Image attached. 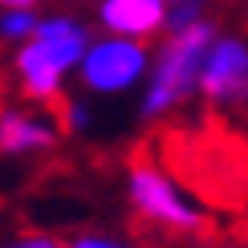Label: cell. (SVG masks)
<instances>
[{
  "instance_id": "6da1fadb",
  "label": "cell",
  "mask_w": 248,
  "mask_h": 248,
  "mask_svg": "<svg viewBox=\"0 0 248 248\" xmlns=\"http://www.w3.org/2000/svg\"><path fill=\"white\" fill-rule=\"evenodd\" d=\"M183 179L203 191V200L224 203L232 212L248 208V139L228 130H208L187 147L179 163Z\"/></svg>"
},
{
  "instance_id": "7a4b0ae2",
  "label": "cell",
  "mask_w": 248,
  "mask_h": 248,
  "mask_svg": "<svg viewBox=\"0 0 248 248\" xmlns=\"http://www.w3.org/2000/svg\"><path fill=\"white\" fill-rule=\"evenodd\" d=\"M208 53H212V29L208 25L195 20V25H187V29H175L171 41L163 45V53H159L151 94H147V102H142V114L155 118V114H163L167 106H175V102L200 81Z\"/></svg>"
},
{
  "instance_id": "3957f363",
  "label": "cell",
  "mask_w": 248,
  "mask_h": 248,
  "mask_svg": "<svg viewBox=\"0 0 248 248\" xmlns=\"http://www.w3.org/2000/svg\"><path fill=\"white\" fill-rule=\"evenodd\" d=\"M130 195H134V208L142 216H151L155 224H167V228H179V232H200L203 228V216L195 208H187L179 200V191L171 187V179L159 167H151L147 159L130 163Z\"/></svg>"
},
{
  "instance_id": "277c9868",
  "label": "cell",
  "mask_w": 248,
  "mask_h": 248,
  "mask_svg": "<svg viewBox=\"0 0 248 248\" xmlns=\"http://www.w3.org/2000/svg\"><path fill=\"white\" fill-rule=\"evenodd\" d=\"M142 65H147L142 45H134L126 37H114V41H98L94 49H86L81 78H86L90 90H126L142 74Z\"/></svg>"
},
{
  "instance_id": "5b68a950",
  "label": "cell",
  "mask_w": 248,
  "mask_h": 248,
  "mask_svg": "<svg viewBox=\"0 0 248 248\" xmlns=\"http://www.w3.org/2000/svg\"><path fill=\"white\" fill-rule=\"evenodd\" d=\"M200 86L212 102H248V49L240 41H220L212 45L203 61Z\"/></svg>"
},
{
  "instance_id": "8992f818",
  "label": "cell",
  "mask_w": 248,
  "mask_h": 248,
  "mask_svg": "<svg viewBox=\"0 0 248 248\" xmlns=\"http://www.w3.org/2000/svg\"><path fill=\"white\" fill-rule=\"evenodd\" d=\"M102 25L122 37H147L159 25H167V0H106Z\"/></svg>"
},
{
  "instance_id": "52a82bcc",
  "label": "cell",
  "mask_w": 248,
  "mask_h": 248,
  "mask_svg": "<svg viewBox=\"0 0 248 248\" xmlns=\"http://www.w3.org/2000/svg\"><path fill=\"white\" fill-rule=\"evenodd\" d=\"M33 41L57 61L61 69L78 65V61L86 57V29L74 25V20H65V16H57V20H41L37 33H33Z\"/></svg>"
},
{
  "instance_id": "ba28073f",
  "label": "cell",
  "mask_w": 248,
  "mask_h": 248,
  "mask_svg": "<svg viewBox=\"0 0 248 248\" xmlns=\"http://www.w3.org/2000/svg\"><path fill=\"white\" fill-rule=\"evenodd\" d=\"M16 69H20V81H25V90L33 98H41V102L57 98V86H61V74H65V69H61L37 41H29V45L16 53Z\"/></svg>"
},
{
  "instance_id": "9c48e42d",
  "label": "cell",
  "mask_w": 248,
  "mask_h": 248,
  "mask_svg": "<svg viewBox=\"0 0 248 248\" xmlns=\"http://www.w3.org/2000/svg\"><path fill=\"white\" fill-rule=\"evenodd\" d=\"M53 130L45 122H33L25 114H4L0 118V151H33V147H49Z\"/></svg>"
},
{
  "instance_id": "30bf717a",
  "label": "cell",
  "mask_w": 248,
  "mask_h": 248,
  "mask_svg": "<svg viewBox=\"0 0 248 248\" xmlns=\"http://www.w3.org/2000/svg\"><path fill=\"white\" fill-rule=\"evenodd\" d=\"M37 25H41V20L29 13V8H8V13L0 16V33H4V37H13V41L33 37V33H37Z\"/></svg>"
},
{
  "instance_id": "8fae6325",
  "label": "cell",
  "mask_w": 248,
  "mask_h": 248,
  "mask_svg": "<svg viewBox=\"0 0 248 248\" xmlns=\"http://www.w3.org/2000/svg\"><path fill=\"white\" fill-rule=\"evenodd\" d=\"M13 248H61L57 240H45V236H29V240H16Z\"/></svg>"
},
{
  "instance_id": "7c38bea8",
  "label": "cell",
  "mask_w": 248,
  "mask_h": 248,
  "mask_svg": "<svg viewBox=\"0 0 248 248\" xmlns=\"http://www.w3.org/2000/svg\"><path fill=\"white\" fill-rule=\"evenodd\" d=\"M74 248H118V244H110V240H98V236H81V240Z\"/></svg>"
},
{
  "instance_id": "4fadbf2b",
  "label": "cell",
  "mask_w": 248,
  "mask_h": 248,
  "mask_svg": "<svg viewBox=\"0 0 248 248\" xmlns=\"http://www.w3.org/2000/svg\"><path fill=\"white\" fill-rule=\"evenodd\" d=\"M4 8H33V0H0Z\"/></svg>"
},
{
  "instance_id": "5bb4252c",
  "label": "cell",
  "mask_w": 248,
  "mask_h": 248,
  "mask_svg": "<svg viewBox=\"0 0 248 248\" xmlns=\"http://www.w3.org/2000/svg\"><path fill=\"white\" fill-rule=\"evenodd\" d=\"M171 4H187V0H171Z\"/></svg>"
}]
</instances>
